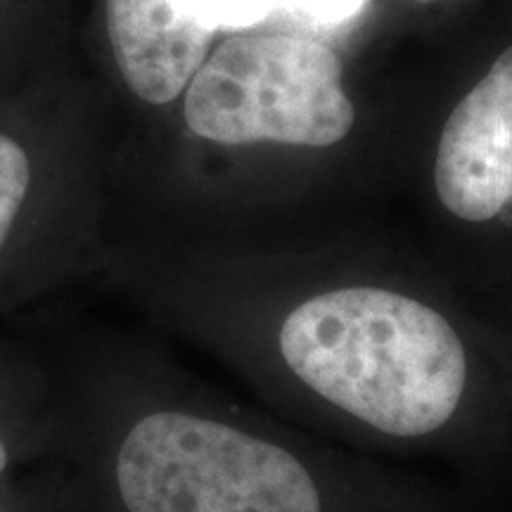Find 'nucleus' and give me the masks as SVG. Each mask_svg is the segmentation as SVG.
I'll list each match as a JSON object with an SVG mask.
<instances>
[{"label":"nucleus","mask_w":512,"mask_h":512,"mask_svg":"<svg viewBox=\"0 0 512 512\" xmlns=\"http://www.w3.org/2000/svg\"><path fill=\"white\" fill-rule=\"evenodd\" d=\"M275 349L294 380L389 439H427L467 392L465 342L444 311L394 287L337 285L280 318Z\"/></svg>","instance_id":"1"},{"label":"nucleus","mask_w":512,"mask_h":512,"mask_svg":"<svg viewBox=\"0 0 512 512\" xmlns=\"http://www.w3.org/2000/svg\"><path fill=\"white\" fill-rule=\"evenodd\" d=\"M110 470L126 512H323L302 460L183 403H145L107 434Z\"/></svg>","instance_id":"2"},{"label":"nucleus","mask_w":512,"mask_h":512,"mask_svg":"<svg viewBox=\"0 0 512 512\" xmlns=\"http://www.w3.org/2000/svg\"><path fill=\"white\" fill-rule=\"evenodd\" d=\"M195 138L223 147H332L356 124L339 57L302 36L256 34L223 41L183 93Z\"/></svg>","instance_id":"3"},{"label":"nucleus","mask_w":512,"mask_h":512,"mask_svg":"<svg viewBox=\"0 0 512 512\" xmlns=\"http://www.w3.org/2000/svg\"><path fill=\"white\" fill-rule=\"evenodd\" d=\"M434 190L441 207L463 223L501 219L512 202V46L448 117Z\"/></svg>","instance_id":"4"},{"label":"nucleus","mask_w":512,"mask_h":512,"mask_svg":"<svg viewBox=\"0 0 512 512\" xmlns=\"http://www.w3.org/2000/svg\"><path fill=\"white\" fill-rule=\"evenodd\" d=\"M107 29L128 91L157 107L181 98L214 36L176 0H107Z\"/></svg>","instance_id":"5"},{"label":"nucleus","mask_w":512,"mask_h":512,"mask_svg":"<svg viewBox=\"0 0 512 512\" xmlns=\"http://www.w3.org/2000/svg\"><path fill=\"white\" fill-rule=\"evenodd\" d=\"M34 192V159L0 131V318L60 285L91 252L31 219Z\"/></svg>","instance_id":"6"},{"label":"nucleus","mask_w":512,"mask_h":512,"mask_svg":"<svg viewBox=\"0 0 512 512\" xmlns=\"http://www.w3.org/2000/svg\"><path fill=\"white\" fill-rule=\"evenodd\" d=\"M60 406L50 399L43 370L0 354V482L27 451L57 446Z\"/></svg>","instance_id":"7"},{"label":"nucleus","mask_w":512,"mask_h":512,"mask_svg":"<svg viewBox=\"0 0 512 512\" xmlns=\"http://www.w3.org/2000/svg\"><path fill=\"white\" fill-rule=\"evenodd\" d=\"M185 17L211 34L240 31L264 22L283 0H176Z\"/></svg>","instance_id":"8"},{"label":"nucleus","mask_w":512,"mask_h":512,"mask_svg":"<svg viewBox=\"0 0 512 512\" xmlns=\"http://www.w3.org/2000/svg\"><path fill=\"white\" fill-rule=\"evenodd\" d=\"M290 5L313 22L335 27V24L354 19L363 10L366 0H290Z\"/></svg>","instance_id":"9"},{"label":"nucleus","mask_w":512,"mask_h":512,"mask_svg":"<svg viewBox=\"0 0 512 512\" xmlns=\"http://www.w3.org/2000/svg\"><path fill=\"white\" fill-rule=\"evenodd\" d=\"M0 512H5V510H3V508H0Z\"/></svg>","instance_id":"10"}]
</instances>
